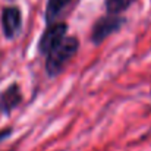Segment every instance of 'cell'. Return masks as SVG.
<instances>
[{
	"label": "cell",
	"mask_w": 151,
	"mask_h": 151,
	"mask_svg": "<svg viewBox=\"0 0 151 151\" xmlns=\"http://www.w3.org/2000/svg\"><path fill=\"white\" fill-rule=\"evenodd\" d=\"M1 25L4 37L12 40L15 38L22 28V15L18 7H4L1 13Z\"/></svg>",
	"instance_id": "277c9868"
},
{
	"label": "cell",
	"mask_w": 151,
	"mask_h": 151,
	"mask_svg": "<svg viewBox=\"0 0 151 151\" xmlns=\"http://www.w3.org/2000/svg\"><path fill=\"white\" fill-rule=\"evenodd\" d=\"M10 134H12V129H3V131H0V142L3 139H6Z\"/></svg>",
	"instance_id": "ba28073f"
},
{
	"label": "cell",
	"mask_w": 151,
	"mask_h": 151,
	"mask_svg": "<svg viewBox=\"0 0 151 151\" xmlns=\"http://www.w3.org/2000/svg\"><path fill=\"white\" fill-rule=\"evenodd\" d=\"M125 22H126V19L119 16V15H110L109 13L107 16L99 18L96 21V24L93 25V29H91V41L94 44L103 43L109 35L119 31L123 27Z\"/></svg>",
	"instance_id": "7a4b0ae2"
},
{
	"label": "cell",
	"mask_w": 151,
	"mask_h": 151,
	"mask_svg": "<svg viewBox=\"0 0 151 151\" xmlns=\"http://www.w3.org/2000/svg\"><path fill=\"white\" fill-rule=\"evenodd\" d=\"M21 103H22V93H21V90L16 84H12L0 96V110L3 113L9 114Z\"/></svg>",
	"instance_id": "5b68a950"
},
{
	"label": "cell",
	"mask_w": 151,
	"mask_h": 151,
	"mask_svg": "<svg viewBox=\"0 0 151 151\" xmlns=\"http://www.w3.org/2000/svg\"><path fill=\"white\" fill-rule=\"evenodd\" d=\"M72 0H49L46 7V22L50 25L53 22H57L60 15L65 12V9L69 6Z\"/></svg>",
	"instance_id": "8992f818"
},
{
	"label": "cell",
	"mask_w": 151,
	"mask_h": 151,
	"mask_svg": "<svg viewBox=\"0 0 151 151\" xmlns=\"http://www.w3.org/2000/svg\"><path fill=\"white\" fill-rule=\"evenodd\" d=\"M79 47V41L76 37H63L53 49H51L46 56V70L50 76H57L65 66L69 63V60L75 56V53L78 51Z\"/></svg>",
	"instance_id": "6da1fadb"
},
{
	"label": "cell",
	"mask_w": 151,
	"mask_h": 151,
	"mask_svg": "<svg viewBox=\"0 0 151 151\" xmlns=\"http://www.w3.org/2000/svg\"><path fill=\"white\" fill-rule=\"evenodd\" d=\"M135 0H106L107 13H110V15H119V13L125 12L126 9H129V6Z\"/></svg>",
	"instance_id": "52a82bcc"
},
{
	"label": "cell",
	"mask_w": 151,
	"mask_h": 151,
	"mask_svg": "<svg viewBox=\"0 0 151 151\" xmlns=\"http://www.w3.org/2000/svg\"><path fill=\"white\" fill-rule=\"evenodd\" d=\"M68 25L65 22H53L49 25V28L44 31L38 41V51L41 54H47L49 51L66 35Z\"/></svg>",
	"instance_id": "3957f363"
}]
</instances>
